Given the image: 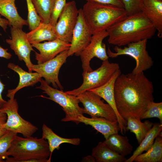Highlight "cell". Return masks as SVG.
Here are the masks:
<instances>
[{
  "label": "cell",
  "instance_id": "10",
  "mask_svg": "<svg viewBox=\"0 0 162 162\" xmlns=\"http://www.w3.org/2000/svg\"><path fill=\"white\" fill-rule=\"evenodd\" d=\"M68 50L61 52L53 58L43 63L33 64L32 71L39 74L48 84H51L54 88L63 90V87L58 79V75L61 68L68 57Z\"/></svg>",
  "mask_w": 162,
  "mask_h": 162
},
{
  "label": "cell",
  "instance_id": "19",
  "mask_svg": "<svg viewBox=\"0 0 162 162\" xmlns=\"http://www.w3.org/2000/svg\"><path fill=\"white\" fill-rule=\"evenodd\" d=\"M8 67L16 72L20 78L17 86L14 89L8 90L7 96L9 98L14 97L15 94L20 90L24 87L33 86L40 82L42 79L40 75L38 73L27 72L19 65L12 63H9Z\"/></svg>",
  "mask_w": 162,
  "mask_h": 162
},
{
  "label": "cell",
  "instance_id": "21",
  "mask_svg": "<svg viewBox=\"0 0 162 162\" xmlns=\"http://www.w3.org/2000/svg\"><path fill=\"white\" fill-rule=\"evenodd\" d=\"M26 36L31 44L58 38L54 26L50 23H45L41 21L37 27L27 33Z\"/></svg>",
  "mask_w": 162,
  "mask_h": 162
},
{
  "label": "cell",
  "instance_id": "23",
  "mask_svg": "<svg viewBox=\"0 0 162 162\" xmlns=\"http://www.w3.org/2000/svg\"><path fill=\"white\" fill-rule=\"evenodd\" d=\"M103 142L114 152L123 156L130 154L133 150L127 136L118 133L111 135Z\"/></svg>",
  "mask_w": 162,
  "mask_h": 162
},
{
  "label": "cell",
  "instance_id": "14",
  "mask_svg": "<svg viewBox=\"0 0 162 162\" xmlns=\"http://www.w3.org/2000/svg\"><path fill=\"white\" fill-rule=\"evenodd\" d=\"M92 33L83 17L81 8L78 10L77 22L74 29L70 46L68 50L69 56L74 54L80 56L89 43Z\"/></svg>",
  "mask_w": 162,
  "mask_h": 162
},
{
  "label": "cell",
  "instance_id": "7",
  "mask_svg": "<svg viewBox=\"0 0 162 162\" xmlns=\"http://www.w3.org/2000/svg\"><path fill=\"white\" fill-rule=\"evenodd\" d=\"M119 69L120 66L117 63H110L108 60L103 61L101 65L97 69L89 72H83V82L80 86L65 92L77 96L85 92L100 87L108 82Z\"/></svg>",
  "mask_w": 162,
  "mask_h": 162
},
{
  "label": "cell",
  "instance_id": "2",
  "mask_svg": "<svg viewBox=\"0 0 162 162\" xmlns=\"http://www.w3.org/2000/svg\"><path fill=\"white\" fill-rule=\"evenodd\" d=\"M108 41L119 47L151 38L156 29L152 23L142 12L127 16L106 30Z\"/></svg>",
  "mask_w": 162,
  "mask_h": 162
},
{
  "label": "cell",
  "instance_id": "33",
  "mask_svg": "<svg viewBox=\"0 0 162 162\" xmlns=\"http://www.w3.org/2000/svg\"><path fill=\"white\" fill-rule=\"evenodd\" d=\"M66 0H56L52 12L50 23L55 26L66 3Z\"/></svg>",
  "mask_w": 162,
  "mask_h": 162
},
{
  "label": "cell",
  "instance_id": "25",
  "mask_svg": "<svg viewBox=\"0 0 162 162\" xmlns=\"http://www.w3.org/2000/svg\"><path fill=\"white\" fill-rule=\"evenodd\" d=\"M155 141L146 152L137 155L133 161L136 162H162V131L155 139Z\"/></svg>",
  "mask_w": 162,
  "mask_h": 162
},
{
  "label": "cell",
  "instance_id": "11",
  "mask_svg": "<svg viewBox=\"0 0 162 162\" xmlns=\"http://www.w3.org/2000/svg\"><path fill=\"white\" fill-rule=\"evenodd\" d=\"M108 36V33L106 30L92 34L89 43L82 50L80 56L83 72L93 70L90 66V62L94 57L102 61L108 60L106 45L103 42L104 39Z\"/></svg>",
  "mask_w": 162,
  "mask_h": 162
},
{
  "label": "cell",
  "instance_id": "34",
  "mask_svg": "<svg viewBox=\"0 0 162 162\" xmlns=\"http://www.w3.org/2000/svg\"><path fill=\"white\" fill-rule=\"evenodd\" d=\"M87 2H95L101 4L112 5L117 7L124 8L122 0H86Z\"/></svg>",
  "mask_w": 162,
  "mask_h": 162
},
{
  "label": "cell",
  "instance_id": "9",
  "mask_svg": "<svg viewBox=\"0 0 162 162\" xmlns=\"http://www.w3.org/2000/svg\"><path fill=\"white\" fill-rule=\"evenodd\" d=\"M77 96L83 105L84 113L91 117H101L111 121H117L113 109L108 104L104 103L98 95L87 91Z\"/></svg>",
  "mask_w": 162,
  "mask_h": 162
},
{
  "label": "cell",
  "instance_id": "22",
  "mask_svg": "<svg viewBox=\"0 0 162 162\" xmlns=\"http://www.w3.org/2000/svg\"><path fill=\"white\" fill-rule=\"evenodd\" d=\"M42 129V137L47 140L50 152V156L49 158L50 162L53 152L56 149H59L61 144L67 143L77 146L80 143L81 140L79 138H66L61 137L55 133L51 128L45 124L43 125Z\"/></svg>",
  "mask_w": 162,
  "mask_h": 162
},
{
  "label": "cell",
  "instance_id": "18",
  "mask_svg": "<svg viewBox=\"0 0 162 162\" xmlns=\"http://www.w3.org/2000/svg\"><path fill=\"white\" fill-rule=\"evenodd\" d=\"M142 12L154 25L159 38L162 37V0H143Z\"/></svg>",
  "mask_w": 162,
  "mask_h": 162
},
{
  "label": "cell",
  "instance_id": "24",
  "mask_svg": "<svg viewBox=\"0 0 162 162\" xmlns=\"http://www.w3.org/2000/svg\"><path fill=\"white\" fill-rule=\"evenodd\" d=\"M92 156L97 162H125L127 159L113 151L103 142H100L92 150Z\"/></svg>",
  "mask_w": 162,
  "mask_h": 162
},
{
  "label": "cell",
  "instance_id": "8",
  "mask_svg": "<svg viewBox=\"0 0 162 162\" xmlns=\"http://www.w3.org/2000/svg\"><path fill=\"white\" fill-rule=\"evenodd\" d=\"M19 106L14 97L9 98L0 108V112L7 116L3 125L8 131L22 134L24 137L32 136L38 130V128L24 119L18 113Z\"/></svg>",
  "mask_w": 162,
  "mask_h": 162
},
{
  "label": "cell",
  "instance_id": "29",
  "mask_svg": "<svg viewBox=\"0 0 162 162\" xmlns=\"http://www.w3.org/2000/svg\"><path fill=\"white\" fill-rule=\"evenodd\" d=\"M17 134L14 132L8 131L0 136V162H5L4 160L8 157V151Z\"/></svg>",
  "mask_w": 162,
  "mask_h": 162
},
{
  "label": "cell",
  "instance_id": "36",
  "mask_svg": "<svg viewBox=\"0 0 162 162\" xmlns=\"http://www.w3.org/2000/svg\"><path fill=\"white\" fill-rule=\"evenodd\" d=\"M8 49H5L0 46V57L8 59H10L12 55L8 52Z\"/></svg>",
  "mask_w": 162,
  "mask_h": 162
},
{
  "label": "cell",
  "instance_id": "39",
  "mask_svg": "<svg viewBox=\"0 0 162 162\" xmlns=\"http://www.w3.org/2000/svg\"><path fill=\"white\" fill-rule=\"evenodd\" d=\"M81 162H95L96 161L95 158L92 156L88 155L84 157Z\"/></svg>",
  "mask_w": 162,
  "mask_h": 162
},
{
  "label": "cell",
  "instance_id": "27",
  "mask_svg": "<svg viewBox=\"0 0 162 162\" xmlns=\"http://www.w3.org/2000/svg\"><path fill=\"white\" fill-rule=\"evenodd\" d=\"M162 124L158 123H155L145 137L139 145L134 152L132 155L125 162H132L135 158L142 153L144 151H147L153 145L156 136L162 131Z\"/></svg>",
  "mask_w": 162,
  "mask_h": 162
},
{
  "label": "cell",
  "instance_id": "4",
  "mask_svg": "<svg viewBox=\"0 0 162 162\" xmlns=\"http://www.w3.org/2000/svg\"><path fill=\"white\" fill-rule=\"evenodd\" d=\"M82 9L85 20L92 34L106 30L127 16L124 8L93 2H87Z\"/></svg>",
  "mask_w": 162,
  "mask_h": 162
},
{
  "label": "cell",
  "instance_id": "37",
  "mask_svg": "<svg viewBox=\"0 0 162 162\" xmlns=\"http://www.w3.org/2000/svg\"><path fill=\"white\" fill-rule=\"evenodd\" d=\"M5 85L3 84L0 80V108L6 102L2 97V93L4 90Z\"/></svg>",
  "mask_w": 162,
  "mask_h": 162
},
{
  "label": "cell",
  "instance_id": "15",
  "mask_svg": "<svg viewBox=\"0 0 162 162\" xmlns=\"http://www.w3.org/2000/svg\"><path fill=\"white\" fill-rule=\"evenodd\" d=\"M121 74V71L119 69L105 84L100 87L88 91L97 94L104 99L113 109L117 116L120 132L124 135L126 131L127 122L118 113L116 109L114 97L115 82L117 78Z\"/></svg>",
  "mask_w": 162,
  "mask_h": 162
},
{
  "label": "cell",
  "instance_id": "12",
  "mask_svg": "<svg viewBox=\"0 0 162 162\" xmlns=\"http://www.w3.org/2000/svg\"><path fill=\"white\" fill-rule=\"evenodd\" d=\"M78 14V10L74 1L66 3L54 26L58 38L66 42L71 43Z\"/></svg>",
  "mask_w": 162,
  "mask_h": 162
},
{
  "label": "cell",
  "instance_id": "35",
  "mask_svg": "<svg viewBox=\"0 0 162 162\" xmlns=\"http://www.w3.org/2000/svg\"><path fill=\"white\" fill-rule=\"evenodd\" d=\"M7 116L0 118V136L6 133L8 130L5 128L3 125L6 122Z\"/></svg>",
  "mask_w": 162,
  "mask_h": 162
},
{
  "label": "cell",
  "instance_id": "28",
  "mask_svg": "<svg viewBox=\"0 0 162 162\" xmlns=\"http://www.w3.org/2000/svg\"><path fill=\"white\" fill-rule=\"evenodd\" d=\"M41 21L49 23L56 0H32Z\"/></svg>",
  "mask_w": 162,
  "mask_h": 162
},
{
  "label": "cell",
  "instance_id": "16",
  "mask_svg": "<svg viewBox=\"0 0 162 162\" xmlns=\"http://www.w3.org/2000/svg\"><path fill=\"white\" fill-rule=\"evenodd\" d=\"M31 44L39 51V53L35 52L38 64L45 62L53 58L61 52L68 50L71 45L70 43L58 38L43 43Z\"/></svg>",
  "mask_w": 162,
  "mask_h": 162
},
{
  "label": "cell",
  "instance_id": "38",
  "mask_svg": "<svg viewBox=\"0 0 162 162\" xmlns=\"http://www.w3.org/2000/svg\"><path fill=\"white\" fill-rule=\"evenodd\" d=\"M8 25V20L6 19L2 18L0 15V26L5 32L6 31V29Z\"/></svg>",
  "mask_w": 162,
  "mask_h": 162
},
{
  "label": "cell",
  "instance_id": "6",
  "mask_svg": "<svg viewBox=\"0 0 162 162\" xmlns=\"http://www.w3.org/2000/svg\"><path fill=\"white\" fill-rule=\"evenodd\" d=\"M147 40L130 43L123 48L116 46L114 52L108 47L107 53L109 57L115 58L121 55H128L135 60L136 65L132 73H140L150 68L154 62L146 50Z\"/></svg>",
  "mask_w": 162,
  "mask_h": 162
},
{
  "label": "cell",
  "instance_id": "40",
  "mask_svg": "<svg viewBox=\"0 0 162 162\" xmlns=\"http://www.w3.org/2000/svg\"><path fill=\"white\" fill-rule=\"evenodd\" d=\"M6 116V115L5 113L0 112V118Z\"/></svg>",
  "mask_w": 162,
  "mask_h": 162
},
{
  "label": "cell",
  "instance_id": "31",
  "mask_svg": "<svg viewBox=\"0 0 162 162\" xmlns=\"http://www.w3.org/2000/svg\"><path fill=\"white\" fill-rule=\"evenodd\" d=\"M28 10V15L27 20L31 31L37 27L41 22L32 0H26Z\"/></svg>",
  "mask_w": 162,
  "mask_h": 162
},
{
  "label": "cell",
  "instance_id": "32",
  "mask_svg": "<svg viewBox=\"0 0 162 162\" xmlns=\"http://www.w3.org/2000/svg\"><path fill=\"white\" fill-rule=\"evenodd\" d=\"M127 16L142 12L143 0H122Z\"/></svg>",
  "mask_w": 162,
  "mask_h": 162
},
{
  "label": "cell",
  "instance_id": "5",
  "mask_svg": "<svg viewBox=\"0 0 162 162\" xmlns=\"http://www.w3.org/2000/svg\"><path fill=\"white\" fill-rule=\"evenodd\" d=\"M40 85L36 88L43 90V93L49 97H42L50 100L60 106L65 113V117L61 120L63 122H74L78 117L84 113L83 109L80 107V101L77 96L67 94L63 90L52 88L43 79L40 82Z\"/></svg>",
  "mask_w": 162,
  "mask_h": 162
},
{
  "label": "cell",
  "instance_id": "30",
  "mask_svg": "<svg viewBox=\"0 0 162 162\" xmlns=\"http://www.w3.org/2000/svg\"><path fill=\"white\" fill-rule=\"evenodd\" d=\"M157 118L162 124V102L156 103L154 101L149 103L146 110L140 118V120Z\"/></svg>",
  "mask_w": 162,
  "mask_h": 162
},
{
  "label": "cell",
  "instance_id": "3",
  "mask_svg": "<svg viewBox=\"0 0 162 162\" xmlns=\"http://www.w3.org/2000/svg\"><path fill=\"white\" fill-rule=\"evenodd\" d=\"M6 162H50V152L47 142L43 138L17 135L8 152Z\"/></svg>",
  "mask_w": 162,
  "mask_h": 162
},
{
  "label": "cell",
  "instance_id": "26",
  "mask_svg": "<svg viewBox=\"0 0 162 162\" xmlns=\"http://www.w3.org/2000/svg\"><path fill=\"white\" fill-rule=\"evenodd\" d=\"M126 131L130 130L135 135L138 143L139 144L152 128L153 123L148 120L141 122L140 119L128 117L126 119Z\"/></svg>",
  "mask_w": 162,
  "mask_h": 162
},
{
  "label": "cell",
  "instance_id": "17",
  "mask_svg": "<svg viewBox=\"0 0 162 162\" xmlns=\"http://www.w3.org/2000/svg\"><path fill=\"white\" fill-rule=\"evenodd\" d=\"M77 124L83 123L86 125L92 126L101 133L105 139L111 134L118 133L120 128L118 121H111L101 117H91L88 118L81 115L78 117L74 122Z\"/></svg>",
  "mask_w": 162,
  "mask_h": 162
},
{
  "label": "cell",
  "instance_id": "13",
  "mask_svg": "<svg viewBox=\"0 0 162 162\" xmlns=\"http://www.w3.org/2000/svg\"><path fill=\"white\" fill-rule=\"evenodd\" d=\"M11 39L6 40L20 61H23L27 67L28 72H32L33 64L30 59V53L34 51L32 44L28 40L26 33L22 28L10 27Z\"/></svg>",
  "mask_w": 162,
  "mask_h": 162
},
{
  "label": "cell",
  "instance_id": "20",
  "mask_svg": "<svg viewBox=\"0 0 162 162\" xmlns=\"http://www.w3.org/2000/svg\"><path fill=\"white\" fill-rule=\"evenodd\" d=\"M15 0H0V15L4 16L10 26L22 28L28 25L27 20L19 15L15 4Z\"/></svg>",
  "mask_w": 162,
  "mask_h": 162
},
{
  "label": "cell",
  "instance_id": "1",
  "mask_svg": "<svg viewBox=\"0 0 162 162\" xmlns=\"http://www.w3.org/2000/svg\"><path fill=\"white\" fill-rule=\"evenodd\" d=\"M153 92L152 82L143 72L121 74L114 86L115 101L118 113L125 120L128 117L140 119L148 104L154 100Z\"/></svg>",
  "mask_w": 162,
  "mask_h": 162
}]
</instances>
